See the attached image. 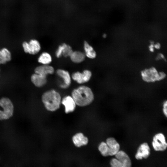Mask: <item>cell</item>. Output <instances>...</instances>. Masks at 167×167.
Masks as SVG:
<instances>
[{
  "label": "cell",
  "mask_w": 167,
  "mask_h": 167,
  "mask_svg": "<svg viewBox=\"0 0 167 167\" xmlns=\"http://www.w3.org/2000/svg\"><path fill=\"white\" fill-rule=\"evenodd\" d=\"M71 96L76 105L80 106L89 105L94 99V94L91 89L85 85L80 86L74 89L72 92Z\"/></svg>",
  "instance_id": "cell-1"
},
{
  "label": "cell",
  "mask_w": 167,
  "mask_h": 167,
  "mask_svg": "<svg viewBox=\"0 0 167 167\" xmlns=\"http://www.w3.org/2000/svg\"><path fill=\"white\" fill-rule=\"evenodd\" d=\"M42 100L45 108L50 111L56 110L59 107L61 102L60 94L54 89L45 92L42 96Z\"/></svg>",
  "instance_id": "cell-2"
},
{
  "label": "cell",
  "mask_w": 167,
  "mask_h": 167,
  "mask_svg": "<svg viewBox=\"0 0 167 167\" xmlns=\"http://www.w3.org/2000/svg\"><path fill=\"white\" fill-rule=\"evenodd\" d=\"M141 75L142 79L147 83L154 82L164 79L166 75L163 72H158L155 68L152 67L142 70Z\"/></svg>",
  "instance_id": "cell-3"
},
{
  "label": "cell",
  "mask_w": 167,
  "mask_h": 167,
  "mask_svg": "<svg viewBox=\"0 0 167 167\" xmlns=\"http://www.w3.org/2000/svg\"><path fill=\"white\" fill-rule=\"evenodd\" d=\"M0 106L3 110H0V120L9 119L13 115L14 106L10 100L7 97H2L0 100Z\"/></svg>",
  "instance_id": "cell-4"
},
{
  "label": "cell",
  "mask_w": 167,
  "mask_h": 167,
  "mask_svg": "<svg viewBox=\"0 0 167 167\" xmlns=\"http://www.w3.org/2000/svg\"><path fill=\"white\" fill-rule=\"evenodd\" d=\"M22 46L25 53L32 55L37 54L41 48L39 42L35 39H31L29 42L24 41Z\"/></svg>",
  "instance_id": "cell-5"
},
{
  "label": "cell",
  "mask_w": 167,
  "mask_h": 167,
  "mask_svg": "<svg viewBox=\"0 0 167 167\" xmlns=\"http://www.w3.org/2000/svg\"><path fill=\"white\" fill-rule=\"evenodd\" d=\"M152 145L154 150L157 151L165 150L167 143L165 136L161 133L155 134L153 137Z\"/></svg>",
  "instance_id": "cell-6"
},
{
  "label": "cell",
  "mask_w": 167,
  "mask_h": 167,
  "mask_svg": "<svg viewBox=\"0 0 167 167\" xmlns=\"http://www.w3.org/2000/svg\"><path fill=\"white\" fill-rule=\"evenodd\" d=\"M56 73L62 79V82L59 85L61 88L66 89L70 86L72 79L68 71L62 69H58L56 71Z\"/></svg>",
  "instance_id": "cell-7"
},
{
  "label": "cell",
  "mask_w": 167,
  "mask_h": 167,
  "mask_svg": "<svg viewBox=\"0 0 167 167\" xmlns=\"http://www.w3.org/2000/svg\"><path fill=\"white\" fill-rule=\"evenodd\" d=\"M150 154V148L147 143H142L138 147L135 155V158L137 160H141L147 158Z\"/></svg>",
  "instance_id": "cell-8"
},
{
  "label": "cell",
  "mask_w": 167,
  "mask_h": 167,
  "mask_svg": "<svg viewBox=\"0 0 167 167\" xmlns=\"http://www.w3.org/2000/svg\"><path fill=\"white\" fill-rule=\"evenodd\" d=\"M61 102L64 106L66 113L72 112L75 109L76 104L71 96H65L62 99Z\"/></svg>",
  "instance_id": "cell-9"
},
{
  "label": "cell",
  "mask_w": 167,
  "mask_h": 167,
  "mask_svg": "<svg viewBox=\"0 0 167 167\" xmlns=\"http://www.w3.org/2000/svg\"><path fill=\"white\" fill-rule=\"evenodd\" d=\"M105 142L109 148V156H115L120 150V145L114 138H108Z\"/></svg>",
  "instance_id": "cell-10"
},
{
  "label": "cell",
  "mask_w": 167,
  "mask_h": 167,
  "mask_svg": "<svg viewBox=\"0 0 167 167\" xmlns=\"http://www.w3.org/2000/svg\"><path fill=\"white\" fill-rule=\"evenodd\" d=\"M121 163V167H131V161L128 155L124 151L119 150L115 155Z\"/></svg>",
  "instance_id": "cell-11"
},
{
  "label": "cell",
  "mask_w": 167,
  "mask_h": 167,
  "mask_svg": "<svg viewBox=\"0 0 167 167\" xmlns=\"http://www.w3.org/2000/svg\"><path fill=\"white\" fill-rule=\"evenodd\" d=\"M54 72V68L49 65H42L37 66L34 69L35 73L46 77L49 75L53 74Z\"/></svg>",
  "instance_id": "cell-12"
},
{
  "label": "cell",
  "mask_w": 167,
  "mask_h": 167,
  "mask_svg": "<svg viewBox=\"0 0 167 167\" xmlns=\"http://www.w3.org/2000/svg\"><path fill=\"white\" fill-rule=\"evenodd\" d=\"M31 80L33 84L37 87L44 86L47 82L46 76L35 73L31 75Z\"/></svg>",
  "instance_id": "cell-13"
},
{
  "label": "cell",
  "mask_w": 167,
  "mask_h": 167,
  "mask_svg": "<svg viewBox=\"0 0 167 167\" xmlns=\"http://www.w3.org/2000/svg\"><path fill=\"white\" fill-rule=\"evenodd\" d=\"M72 140L74 145L78 148L86 145L88 142V138L81 133H78L74 135Z\"/></svg>",
  "instance_id": "cell-14"
},
{
  "label": "cell",
  "mask_w": 167,
  "mask_h": 167,
  "mask_svg": "<svg viewBox=\"0 0 167 167\" xmlns=\"http://www.w3.org/2000/svg\"><path fill=\"white\" fill-rule=\"evenodd\" d=\"M85 57L84 53L79 51H73L69 57L71 60L76 63H79L83 62Z\"/></svg>",
  "instance_id": "cell-15"
},
{
  "label": "cell",
  "mask_w": 167,
  "mask_h": 167,
  "mask_svg": "<svg viewBox=\"0 0 167 167\" xmlns=\"http://www.w3.org/2000/svg\"><path fill=\"white\" fill-rule=\"evenodd\" d=\"M84 54L86 57L88 58L93 59L96 56V53L93 47L86 41L84 43Z\"/></svg>",
  "instance_id": "cell-16"
},
{
  "label": "cell",
  "mask_w": 167,
  "mask_h": 167,
  "mask_svg": "<svg viewBox=\"0 0 167 167\" xmlns=\"http://www.w3.org/2000/svg\"><path fill=\"white\" fill-rule=\"evenodd\" d=\"M52 60L51 55L45 52H42L37 59L38 62L42 65H49L51 62Z\"/></svg>",
  "instance_id": "cell-17"
},
{
  "label": "cell",
  "mask_w": 167,
  "mask_h": 167,
  "mask_svg": "<svg viewBox=\"0 0 167 167\" xmlns=\"http://www.w3.org/2000/svg\"><path fill=\"white\" fill-rule=\"evenodd\" d=\"M98 149L101 154L104 156H109V149L106 142H102L99 144Z\"/></svg>",
  "instance_id": "cell-18"
},
{
  "label": "cell",
  "mask_w": 167,
  "mask_h": 167,
  "mask_svg": "<svg viewBox=\"0 0 167 167\" xmlns=\"http://www.w3.org/2000/svg\"><path fill=\"white\" fill-rule=\"evenodd\" d=\"M71 79L79 84L84 83V76L82 72L76 71L74 72L71 76Z\"/></svg>",
  "instance_id": "cell-19"
},
{
  "label": "cell",
  "mask_w": 167,
  "mask_h": 167,
  "mask_svg": "<svg viewBox=\"0 0 167 167\" xmlns=\"http://www.w3.org/2000/svg\"><path fill=\"white\" fill-rule=\"evenodd\" d=\"M63 44V48L62 51V56L65 57H70L73 51L71 47L69 45L65 43Z\"/></svg>",
  "instance_id": "cell-20"
},
{
  "label": "cell",
  "mask_w": 167,
  "mask_h": 167,
  "mask_svg": "<svg viewBox=\"0 0 167 167\" xmlns=\"http://www.w3.org/2000/svg\"><path fill=\"white\" fill-rule=\"evenodd\" d=\"M2 54L6 62L10 61L11 59V54L9 50L6 48L1 49Z\"/></svg>",
  "instance_id": "cell-21"
},
{
  "label": "cell",
  "mask_w": 167,
  "mask_h": 167,
  "mask_svg": "<svg viewBox=\"0 0 167 167\" xmlns=\"http://www.w3.org/2000/svg\"><path fill=\"white\" fill-rule=\"evenodd\" d=\"M84 76V83L88 82L92 76L91 71L88 70H85L82 72Z\"/></svg>",
  "instance_id": "cell-22"
},
{
  "label": "cell",
  "mask_w": 167,
  "mask_h": 167,
  "mask_svg": "<svg viewBox=\"0 0 167 167\" xmlns=\"http://www.w3.org/2000/svg\"><path fill=\"white\" fill-rule=\"evenodd\" d=\"M111 167H121V164L120 161L116 158L112 159L110 161Z\"/></svg>",
  "instance_id": "cell-23"
},
{
  "label": "cell",
  "mask_w": 167,
  "mask_h": 167,
  "mask_svg": "<svg viewBox=\"0 0 167 167\" xmlns=\"http://www.w3.org/2000/svg\"><path fill=\"white\" fill-rule=\"evenodd\" d=\"M63 48V44L60 45L58 47L55 52V56L58 58L62 56V53Z\"/></svg>",
  "instance_id": "cell-24"
},
{
  "label": "cell",
  "mask_w": 167,
  "mask_h": 167,
  "mask_svg": "<svg viewBox=\"0 0 167 167\" xmlns=\"http://www.w3.org/2000/svg\"><path fill=\"white\" fill-rule=\"evenodd\" d=\"M163 113L166 117H167V101L166 100L163 103Z\"/></svg>",
  "instance_id": "cell-25"
},
{
  "label": "cell",
  "mask_w": 167,
  "mask_h": 167,
  "mask_svg": "<svg viewBox=\"0 0 167 167\" xmlns=\"http://www.w3.org/2000/svg\"><path fill=\"white\" fill-rule=\"evenodd\" d=\"M6 63V62L2 56L1 49H0V64H4Z\"/></svg>",
  "instance_id": "cell-26"
},
{
  "label": "cell",
  "mask_w": 167,
  "mask_h": 167,
  "mask_svg": "<svg viewBox=\"0 0 167 167\" xmlns=\"http://www.w3.org/2000/svg\"><path fill=\"white\" fill-rule=\"evenodd\" d=\"M150 45L149 46V49L150 51L151 52H153L154 51V42L151 41L150 42Z\"/></svg>",
  "instance_id": "cell-27"
},
{
  "label": "cell",
  "mask_w": 167,
  "mask_h": 167,
  "mask_svg": "<svg viewBox=\"0 0 167 167\" xmlns=\"http://www.w3.org/2000/svg\"><path fill=\"white\" fill-rule=\"evenodd\" d=\"M154 48H155V49H160L161 45L159 43H157L155 44H154Z\"/></svg>",
  "instance_id": "cell-28"
},
{
  "label": "cell",
  "mask_w": 167,
  "mask_h": 167,
  "mask_svg": "<svg viewBox=\"0 0 167 167\" xmlns=\"http://www.w3.org/2000/svg\"><path fill=\"white\" fill-rule=\"evenodd\" d=\"M157 59H165V58L164 55L162 54H160L158 55L157 57Z\"/></svg>",
  "instance_id": "cell-29"
},
{
  "label": "cell",
  "mask_w": 167,
  "mask_h": 167,
  "mask_svg": "<svg viewBox=\"0 0 167 167\" xmlns=\"http://www.w3.org/2000/svg\"><path fill=\"white\" fill-rule=\"evenodd\" d=\"M107 35L106 34H105L103 35V36L104 38H105L106 37Z\"/></svg>",
  "instance_id": "cell-30"
}]
</instances>
